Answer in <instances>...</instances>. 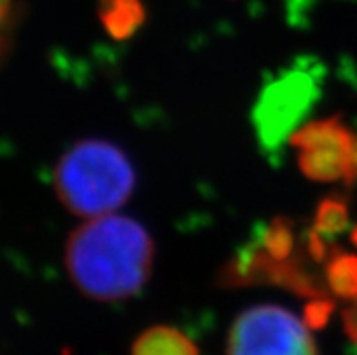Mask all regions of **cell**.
<instances>
[{"mask_svg":"<svg viewBox=\"0 0 357 355\" xmlns=\"http://www.w3.org/2000/svg\"><path fill=\"white\" fill-rule=\"evenodd\" d=\"M154 243L131 218H91L68 239L66 269L82 294L122 301L140 292L151 275Z\"/></svg>","mask_w":357,"mask_h":355,"instance_id":"cell-1","label":"cell"},{"mask_svg":"<svg viewBox=\"0 0 357 355\" xmlns=\"http://www.w3.org/2000/svg\"><path fill=\"white\" fill-rule=\"evenodd\" d=\"M135 169L122 149L100 138L82 139L54 167L60 203L80 218L113 214L135 190Z\"/></svg>","mask_w":357,"mask_h":355,"instance_id":"cell-2","label":"cell"},{"mask_svg":"<svg viewBox=\"0 0 357 355\" xmlns=\"http://www.w3.org/2000/svg\"><path fill=\"white\" fill-rule=\"evenodd\" d=\"M305 321L276 305L241 312L231 326L227 355H317Z\"/></svg>","mask_w":357,"mask_h":355,"instance_id":"cell-3","label":"cell"},{"mask_svg":"<svg viewBox=\"0 0 357 355\" xmlns=\"http://www.w3.org/2000/svg\"><path fill=\"white\" fill-rule=\"evenodd\" d=\"M317 95L310 73L289 71L280 75L259 95L254 107V126L265 147H278L299 129V121L312 109Z\"/></svg>","mask_w":357,"mask_h":355,"instance_id":"cell-4","label":"cell"},{"mask_svg":"<svg viewBox=\"0 0 357 355\" xmlns=\"http://www.w3.org/2000/svg\"><path fill=\"white\" fill-rule=\"evenodd\" d=\"M299 151V169L314 181H347L356 153L357 135L340 116L312 120L290 136Z\"/></svg>","mask_w":357,"mask_h":355,"instance_id":"cell-5","label":"cell"},{"mask_svg":"<svg viewBox=\"0 0 357 355\" xmlns=\"http://www.w3.org/2000/svg\"><path fill=\"white\" fill-rule=\"evenodd\" d=\"M218 279L223 288L278 285L310 299L326 296L323 285L312 272H308L307 263L299 252L290 259L278 261L261 247V243H254V247L243 248L234 259L223 266Z\"/></svg>","mask_w":357,"mask_h":355,"instance_id":"cell-6","label":"cell"},{"mask_svg":"<svg viewBox=\"0 0 357 355\" xmlns=\"http://www.w3.org/2000/svg\"><path fill=\"white\" fill-rule=\"evenodd\" d=\"M131 355H199L185 333L172 326H153L132 342Z\"/></svg>","mask_w":357,"mask_h":355,"instance_id":"cell-7","label":"cell"},{"mask_svg":"<svg viewBox=\"0 0 357 355\" xmlns=\"http://www.w3.org/2000/svg\"><path fill=\"white\" fill-rule=\"evenodd\" d=\"M98 13L105 31L116 40L135 35L145 20L140 0H100Z\"/></svg>","mask_w":357,"mask_h":355,"instance_id":"cell-8","label":"cell"},{"mask_svg":"<svg viewBox=\"0 0 357 355\" xmlns=\"http://www.w3.org/2000/svg\"><path fill=\"white\" fill-rule=\"evenodd\" d=\"M326 290L341 299H357V256L335 248L326 259Z\"/></svg>","mask_w":357,"mask_h":355,"instance_id":"cell-9","label":"cell"},{"mask_svg":"<svg viewBox=\"0 0 357 355\" xmlns=\"http://www.w3.org/2000/svg\"><path fill=\"white\" fill-rule=\"evenodd\" d=\"M349 202L340 194H332L326 196L317 207L314 218V232L321 238L331 239L332 236L341 234L349 227Z\"/></svg>","mask_w":357,"mask_h":355,"instance_id":"cell-10","label":"cell"},{"mask_svg":"<svg viewBox=\"0 0 357 355\" xmlns=\"http://www.w3.org/2000/svg\"><path fill=\"white\" fill-rule=\"evenodd\" d=\"M259 243H261V247L274 259L287 261L290 257H294L298 254L294 221L289 220V218H276V220H272Z\"/></svg>","mask_w":357,"mask_h":355,"instance_id":"cell-11","label":"cell"},{"mask_svg":"<svg viewBox=\"0 0 357 355\" xmlns=\"http://www.w3.org/2000/svg\"><path fill=\"white\" fill-rule=\"evenodd\" d=\"M332 312H334V301L332 299H328L326 296L314 297L305 306V323L310 328H323L331 319Z\"/></svg>","mask_w":357,"mask_h":355,"instance_id":"cell-12","label":"cell"},{"mask_svg":"<svg viewBox=\"0 0 357 355\" xmlns=\"http://www.w3.org/2000/svg\"><path fill=\"white\" fill-rule=\"evenodd\" d=\"M343 324L347 335L352 339V342L357 347V299L350 301V305L344 308Z\"/></svg>","mask_w":357,"mask_h":355,"instance_id":"cell-13","label":"cell"},{"mask_svg":"<svg viewBox=\"0 0 357 355\" xmlns=\"http://www.w3.org/2000/svg\"><path fill=\"white\" fill-rule=\"evenodd\" d=\"M357 181V145H356V153H354V160H352V165H350V172H349V178H347V181L344 183L349 185H354Z\"/></svg>","mask_w":357,"mask_h":355,"instance_id":"cell-14","label":"cell"},{"mask_svg":"<svg viewBox=\"0 0 357 355\" xmlns=\"http://www.w3.org/2000/svg\"><path fill=\"white\" fill-rule=\"evenodd\" d=\"M352 243L357 247V227L352 230Z\"/></svg>","mask_w":357,"mask_h":355,"instance_id":"cell-15","label":"cell"}]
</instances>
